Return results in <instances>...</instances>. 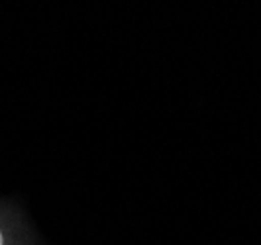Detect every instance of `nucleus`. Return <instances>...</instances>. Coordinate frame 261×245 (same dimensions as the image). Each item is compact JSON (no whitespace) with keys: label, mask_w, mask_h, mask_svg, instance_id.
I'll return each mask as SVG.
<instances>
[{"label":"nucleus","mask_w":261,"mask_h":245,"mask_svg":"<svg viewBox=\"0 0 261 245\" xmlns=\"http://www.w3.org/2000/svg\"><path fill=\"white\" fill-rule=\"evenodd\" d=\"M0 245H39L18 208L0 200Z\"/></svg>","instance_id":"f257e3e1"}]
</instances>
